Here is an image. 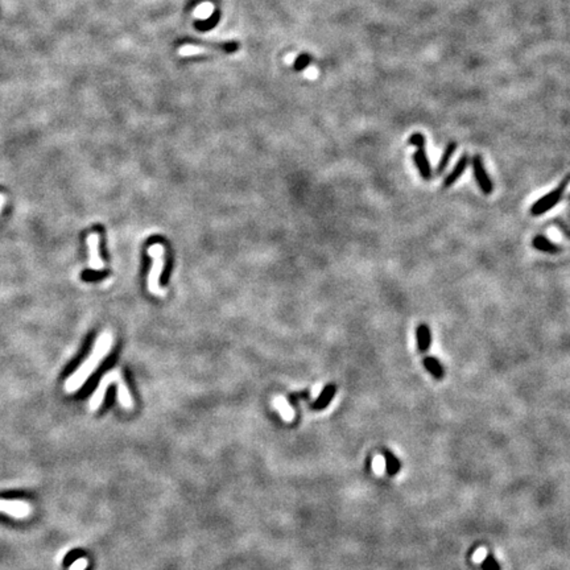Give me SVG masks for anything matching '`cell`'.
<instances>
[{
	"label": "cell",
	"mask_w": 570,
	"mask_h": 570,
	"mask_svg": "<svg viewBox=\"0 0 570 570\" xmlns=\"http://www.w3.org/2000/svg\"><path fill=\"white\" fill-rule=\"evenodd\" d=\"M112 341H114V338H112V334L110 331H103L98 337L89 358L77 369L74 374L69 376V379L65 383V388H66L67 392H77L87 382L91 374L98 369V366L101 365L103 358L110 352L112 347Z\"/></svg>",
	"instance_id": "1"
},
{
	"label": "cell",
	"mask_w": 570,
	"mask_h": 570,
	"mask_svg": "<svg viewBox=\"0 0 570 570\" xmlns=\"http://www.w3.org/2000/svg\"><path fill=\"white\" fill-rule=\"evenodd\" d=\"M148 255L153 259V265L151 268L150 273H148V291L155 296H163L165 295V291L160 287V277L163 273L164 265H165V260H164V255H165V248L163 244L156 243L152 244L148 248Z\"/></svg>",
	"instance_id": "2"
},
{
	"label": "cell",
	"mask_w": 570,
	"mask_h": 570,
	"mask_svg": "<svg viewBox=\"0 0 570 570\" xmlns=\"http://www.w3.org/2000/svg\"><path fill=\"white\" fill-rule=\"evenodd\" d=\"M239 49V44L237 41H226V42H207V41H195L194 44H186L180 49V54L182 56H194V54H203V53H225V54H233Z\"/></svg>",
	"instance_id": "3"
},
{
	"label": "cell",
	"mask_w": 570,
	"mask_h": 570,
	"mask_svg": "<svg viewBox=\"0 0 570 570\" xmlns=\"http://www.w3.org/2000/svg\"><path fill=\"white\" fill-rule=\"evenodd\" d=\"M567 182H569V177L563 181L562 184L558 185L554 190H552L550 193H548V194H545L544 197L537 199V201L531 206V214H532L533 217H540L542 216V214H545V212L549 211V210H552L553 207L561 201V198H562L563 191L566 189Z\"/></svg>",
	"instance_id": "4"
},
{
	"label": "cell",
	"mask_w": 570,
	"mask_h": 570,
	"mask_svg": "<svg viewBox=\"0 0 570 570\" xmlns=\"http://www.w3.org/2000/svg\"><path fill=\"white\" fill-rule=\"evenodd\" d=\"M122 378H123L122 372L116 369L107 372L106 375L102 376L99 386H98V388L95 390V392L93 393V396H91L90 400L91 410H97L98 408L101 407L102 403H103V400H105L106 392H107L108 387L111 386V384H115V383L118 382L119 379H122Z\"/></svg>",
	"instance_id": "5"
},
{
	"label": "cell",
	"mask_w": 570,
	"mask_h": 570,
	"mask_svg": "<svg viewBox=\"0 0 570 570\" xmlns=\"http://www.w3.org/2000/svg\"><path fill=\"white\" fill-rule=\"evenodd\" d=\"M473 173L474 177H475L476 184H478L479 189L482 190V193L486 195L491 194L492 190H494V184H492L490 176L487 173L486 168L483 165V161H482V157L479 155H475L473 157Z\"/></svg>",
	"instance_id": "6"
},
{
	"label": "cell",
	"mask_w": 570,
	"mask_h": 570,
	"mask_svg": "<svg viewBox=\"0 0 570 570\" xmlns=\"http://www.w3.org/2000/svg\"><path fill=\"white\" fill-rule=\"evenodd\" d=\"M87 246H89V254H90L89 268L93 271H102L105 268V263L99 255V235L97 233L90 234L87 237Z\"/></svg>",
	"instance_id": "7"
},
{
	"label": "cell",
	"mask_w": 570,
	"mask_h": 570,
	"mask_svg": "<svg viewBox=\"0 0 570 570\" xmlns=\"http://www.w3.org/2000/svg\"><path fill=\"white\" fill-rule=\"evenodd\" d=\"M413 161L416 164V167H417L418 173L422 177V180L431 181L432 177H433V171H432L431 163H429V159H428L425 147H421V148L416 150V152L413 153Z\"/></svg>",
	"instance_id": "8"
},
{
	"label": "cell",
	"mask_w": 570,
	"mask_h": 570,
	"mask_svg": "<svg viewBox=\"0 0 570 570\" xmlns=\"http://www.w3.org/2000/svg\"><path fill=\"white\" fill-rule=\"evenodd\" d=\"M416 343H417L418 352H421V354H424L431 348L432 331L428 323H420L416 329Z\"/></svg>",
	"instance_id": "9"
},
{
	"label": "cell",
	"mask_w": 570,
	"mask_h": 570,
	"mask_svg": "<svg viewBox=\"0 0 570 570\" xmlns=\"http://www.w3.org/2000/svg\"><path fill=\"white\" fill-rule=\"evenodd\" d=\"M469 156L467 155H462L461 156V159H459L458 161H457V164L454 165V168L452 169V172L448 174L445 177V180H444V188H450L452 185H454L457 182V181L459 180V177L462 176L463 173H465L466 168H467V165H469Z\"/></svg>",
	"instance_id": "10"
},
{
	"label": "cell",
	"mask_w": 570,
	"mask_h": 570,
	"mask_svg": "<svg viewBox=\"0 0 570 570\" xmlns=\"http://www.w3.org/2000/svg\"><path fill=\"white\" fill-rule=\"evenodd\" d=\"M272 407L275 408L280 414V417L285 421V422H292L295 420V410H293L292 405L288 403V400L285 399L284 396L278 395V396L272 399Z\"/></svg>",
	"instance_id": "11"
},
{
	"label": "cell",
	"mask_w": 570,
	"mask_h": 570,
	"mask_svg": "<svg viewBox=\"0 0 570 570\" xmlns=\"http://www.w3.org/2000/svg\"><path fill=\"white\" fill-rule=\"evenodd\" d=\"M532 246L535 250L544 252V254L554 255L558 254L561 251V248L556 243H553L549 238L544 237V235H536L532 240Z\"/></svg>",
	"instance_id": "12"
},
{
	"label": "cell",
	"mask_w": 570,
	"mask_h": 570,
	"mask_svg": "<svg viewBox=\"0 0 570 570\" xmlns=\"http://www.w3.org/2000/svg\"><path fill=\"white\" fill-rule=\"evenodd\" d=\"M422 366L436 380H442L445 378V369L436 357H425L422 359Z\"/></svg>",
	"instance_id": "13"
},
{
	"label": "cell",
	"mask_w": 570,
	"mask_h": 570,
	"mask_svg": "<svg viewBox=\"0 0 570 570\" xmlns=\"http://www.w3.org/2000/svg\"><path fill=\"white\" fill-rule=\"evenodd\" d=\"M456 151H457V142H449L445 150H444V152H442V156L441 159H440V163H438L437 165V174H442L445 172L446 167H448V164L450 163V159H452L453 155L456 153Z\"/></svg>",
	"instance_id": "14"
},
{
	"label": "cell",
	"mask_w": 570,
	"mask_h": 570,
	"mask_svg": "<svg viewBox=\"0 0 570 570\" xmlns=\"http://www.w3.org/2000/svg\"><path fill=\"white\" fill-rule=\"evenodd\" d=\"M384 454H386V456H384V461H386L387 473L390 474V475H396L400 470L399 459L390 452H384Z\"/></svg>",
	"instance_id": "15"
},
{
	"label": "cell",
	"mask_w": 570,
	"mask_h": 570,
	"mask_svg": "<svg viewBox=\"0 0 570 570\" xmlns=\"http://www.w3.org/2000/svg\"><path fill=\"white\" fill-rule=\"evenodd\" d=\"M0 510H4V511L11 512V514L18 515V516H21V515L27 514V507H25L24 504H21V503L0 502Z\"/></svg>",
	"instance_id": "16"
},
{
	"label": "cell",
	"mask_w": 570,
	"mask_h": 570,
	"mask_svg": "<svg viewBox=\"0 0 570 570\" xmlns=\"http://www.w3.org/2000/svg\"><path fill=\"white\" fill-rule=\"evenodd\" d=\"M425 136L422 135V133H413V135L409 136V140H408V142H409L410 146H414L417 147V148H421V147H425Z\"/></svg>",
	"instance_id": "17"
},
{
	"label": "cell",
	"mask_w": 570,
	"mask_h": 570,
	"mask_svg": "<svg viewBox=\"0 0 570 570\" xmlns=\"http://www.w3.org/2000/svg\"><path fill=\"white\" fill-rule=\"evenodd\" d=\"M80 558H82L81 557V552L80 550H72V552H69L65 556V558H63V565L65 566H72V563L76 562L77 560H80Z\"/></svg>",
	"instance_id": "18"
},
{
	"label": "cell",
	"mask_w": 570,
	"mask_h": 570,
	"mask_svg": "<svg viewBox=\"0 0 570 570\" xmlns=\"http://www.w3.org/2000/svg\"><path fill=\"white\" fill-rule=\"evenodd\" d=\"M372 469H374V471H375L376 474L383 473V470L386 469V461H384V458L380 456L375 457V458H374V462H372Z\"/></svg>",
	"instance_id": "19"
},
{
	"label": "cell",
	"mask_w": 570,
	"mask_h": 570,
	"mask_svg": "<svg viewBox=\"0 0 570 570\" xmlns=\"http://www.w3.org/2000/svg\"><path fill=\"white\" fill-rule=\"evenodd\" d=\"M483 561H484L483 562L484 570H501V566H499V563L496 562V560H494V557L487 556Z\"/></svg>",
	"instance_id": "20"
},
{
	"label": "cell",
	"mask_w": 570,
	"mask_h": 570,
	"mask_svg": "<svg viewBox=\"0 0 570 570\" xmlns=\"http://www.w3.org/2000/svg\"><path fill=\"white\" fill-rule=\"evenodd\" d=\"M87 566V561L86 558H80V560H77L76 562L72 563V566H70V570H85V567Z\"/></svg>",
	"instance_id": "21"
},
{
	"label": "cell",
	"mask_w": 570,
	"mask_h": 570,
	"mask_svg": "<svg viewBox=\"0 0 570 570\" xmlns=\"http://www.w3.org/2000/svg\"><path fill=\"white\" fill-rule=\"evenodd\" d=\"M473 557H474V561H476V562H482V561L487 557L486 549H484V548H479V549L474 553Z\"/></svg>",
	"instance_id": "22"
},
{
	"label": "cell",
	"mask_w": 570,
	"mask_h": 570,
	"mask_svg": "<svg viewBox=\"0 0 570 570\" xmlns=\"http://www.w3.org/2000/svg\"><path fill=\"white\" fill-rule=\"evenodd\" d=\"M312 395H313V397L320 396V395H321V387H318V388H317V387H314V390H313V392H312Z\"/></svg>",
	"instance_id": "23"
},
{
	"label": "cell",
	"mask_w": 570,
	"mask_h": 570,
	"mask_svg": "<svg viewBox=\"0 0 570 570\" xmlns=\"http://www.w3.org/2000/svg\"><path fill=\"white\" fill-rule=\"evenodd\" d=\"M4 203H6V197H4L3 194H0V211H2V209H3Z\"/></svg>",
	"instance_id": "24"
}]
</instances>
